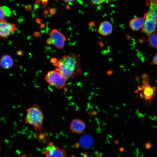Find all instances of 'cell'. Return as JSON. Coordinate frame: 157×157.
<instances>
[{
	"mask_svg": "<svg viewBox=\"0 0 157 157\" xmlns=\"http://www.w3.org/2000/svg\"><path fill=\"white\" fill-rule=\"evenodd\" d=\"M53 64L55 70L67 80L74 75L80 74L82 72L80 58L73 52H70L59 60L57 59Z\"/></svg>",
	"mask_w": 157,
	"mask_h": 157,
	"instance_id": "1",
	"label": "cell"
},
{
	"mask_svg": "<svg viewBox=\"0 0 157 157\" xmlns=\"http://www.w3.org/2000/svg\"><path fill=\"white\" fill-rule=\"evenodd\" d=\"M149 10L145 13V21L142 32L149 35L155 32L157 25V0H146Z\"/></svg>",
	"mask_w": 157,
	"mask_h": 157,
	"instance_id": "2",
	"label": "cell"
},
{
	"mask_svg": "<svg viewBox=\"0 0 157 157\" xmlns=\"http://www.w3.org/2000/svg\"><path fill=\"white\" fill-rule=\"evenodd\" d=\"M25 123L32 126L37 132L42 129L44 117L42 111L37 104H34L26 110Z\"/></svg>",
	"mask_w": 157,
	"mask_h": 157,
	"instance_id": "3",
	"label": "cell"
},
{
	"mask_svg": "<svg viewBox=\"0 0 157 157\" xmlns=\"http://www.w3.org/2000/svg\"><path fill=\"white\" fill-rule=\"evenodd\" d=\"M44 79L48 84L58 89L63 88L67 80L56 70L48 72L44 75Z\"/></svg>",
	"mask_w": 157,
	"mask_h": 157,
	"instance_id": "4",
	"label": "cell"
},
{
	"mask_svg": "<svg viewBox=\"0 0 157 157\" xmlns=\"http://www.w3.org/2000/svg\"><path fill=\"white\" fill-rule=\"evenodd\" d=\"M156 90V88L151 86L148 81L144 78L142 84L138 87L137 92L141 91L140 96L144 99L147 104H149L155 97Z\"/></svg>",
	"mask_w": 157,
	"mask_h": 157,
	"instance_id": "5",
	"label": "cell"
},
{
	"mask_svg": "<svg viewBox=\"0 0 157 157\" xmlns=\"http://www.w3.org/2000/svg\"><path fill=\"white\" fill-rule=\"evenodd\" d=\"M50 35V37L47 40V44L53 45L58 49H62L65 46L66 41L65 35L56 29H53L51 31Z\"/></svg>",
	"mask_w": 157,
	"mask_h": 157,
	"instance_id": "6",
	"label": "cell"
},
{
	"mask_svg": "<svg viewBox=\"0 0 157 157\" xmlns=\"http://www.w3.org/2000/svg\"><path fill=\"white\" fill-rule=\"evenodd\" d=\"M16 26L14 24L9 23L5 19L0 21V36L4 39L15 31Z\"/></svg>",
	"mask_w": 157,
	"mask_h": 157,
	"instance_id": "7",
	"label": "cell"
},
{
	"mask_svg": "<svg viewBox=\"0 0 157 157\" xmlns=\"http://www.w3.org/2000/svg\"><path fill=\"white\" fill-rule=\"evenodd\" d=\"M50 143L45 151V157H68L65 151Z\"/></svg>",
	"mask_w": 157,
	"mask_h": 157,
	"instance_id": "8",
	"label": "cell"
},
{
	"mask_svg": "<svg viewBox=\"0 0 157 157\" xmlns=\"http://www.w3.org/2000/svg\"><path fill=\"white\" fill-rule=\"evenodd\" d=\"M85 124L84 122L79 119H75L71 122L70 129L71 131L76 134H81L84 131Z\"/></svg>",
	"mask_w": 157,
	"mask_h": 157,
	"instance_id": "9",
	"label": "cell"
},
{
	"mask_svg": "<svg viewBox=\"0 0 157 157\" xmlns=\"http://www.w3.org/2000/svg\"><path fill=\"white\" fill-rule=\"evenodd\" d=\"M145 18L142 17H135L132 19L129 22L131 28L134 31H138L142 28L145 23Z\"/></svg>",
	"mask_w": 157,
	"mask_h": 157,
	"instance_id": "10",
	"label": "cell"
},
{
	"mask_svg": "<svg viewBox=\"0 0 157 157\" xmlns=\"http://www.w3.org/2000/svg\"><path fill=\"white\" fill-rule=\"evenodd\" d=\"M113 26L111 23L108 21H104L100 24L98 29L99 33L103 36L109 35L112 32Z\"/></svg>",
	"mask_w": 157,
	"mask_h": 157,
	"instance_id": "11",
	"label": "cell"
},
{
	"mask_svg": "<svg viewBox=\"0 0 157 157\" xmlns=\"http://www.w3.org/2000/svg\"><path fill=\"white\" fill-rule=\"evenodd\" d=\"M13 61L12 58L8 55H4L1 59L0 65L3 69H10L13 66Z\"/></svg>",
	"mask_w": 157,
	"mask_h": 157,
	"instance_id": "12",
	"label": "cell"
},
{
	"mask_svg": "<svg viewBox=\"0 0 157 157\" xmlns=\"http://www.w3.org/2000/svg\"><path fill=\"white\" fill-rule=\"evenodd\" d=\"M36 137L38 140L42 143H47L49 140L48 134L47 131L43 129L37 132Z\"/></svg>",
	"mask_w": 157,
	"mask_h": 157,
	"instance_id": "13",
	"label": "cell"
},
{
	"mask_svg": "<svg viewBox=\"0 0 157 157\" xmlns=\"http://www.w3.org/2000/svg\"><path fill=\"white\" fill-rule=\"evenodd\" d=\"M147 40L151 47L157 49V32H154L149 35Z\"/></svg>",
	"mask_w": 157,
	"mask_h": 157,
	"instance_id": "14",
	"label": "cell"
},
{
	"mask_svg": "<svg viewBox=\"0 0 157 157\" xmlns=\"http://www.w3.org/2000/svg\"><path fill=\"white\" fill-rule=\"evenodd\" d=\"M48 1V0H36L35 3L37 5H40L41 4L42 5L43 7L45 8H46Z\"/></svg>",
	"mask_w": 157,
	"mask_h": 157,
	"instance_id": "15",
	"label": "cell"
},
{
	"mask_svg": "<svg viewBox=\"0 0 157 157\" xmlns=\"http://www.w3.org/2000/svg\"><path fill=\"white\" fill-rule=\"evenodd\" d=\"M1 8L3 10L6 15L8 16L10 15V12L8 8L5 6H3Z\"/></svg>",
	"mask_w": 157,
	"mask_h": 157,
	"instance_id": "16",
	"label": "cell"
},
{
	"mask_svg": "<svg viewBox=\"0 0 157 157\" xmlns=\"http://www.w3.org/2000/svg\"><path fill=\"white\" fill-rule=\"evenodd\" d=\"M106 0H91L92 3L94 5H97L105 2Z\"/></svg>",
	"mask_w": 157,
	"mask_h": 157,
	"instance_id": "17",
	"label": "cell"
},
{
	"mask_svg": "<svg viewBox=\"0 0 157 157\" xmlns=\"http://www.w3.org/2000/svg\"><path fill=\"white\" fill-rule=\"evenodd\" d=\"M0 21H1L5 19V14L2 8H0Z\"/></svg>",
	"mask_w": 157,
	"mask_h": 157,
	"instance_id": "18",
	"label": "cell"
},
{
	"mask_svg": "<svg viewBox=\"0 0 157 157\" xmlns=\"http://www.w3.org/2000/svg\"><path fill=\"white\" fill-rule=\"evenodd\" d=\"M151 63L152 64L157 65V52L154 57Z\"/></svg>",
	"mask_w": 157,
	"mask_h": 157,
	"instance_id": "19",
	"label": "cell"
},
{
	"mask_svg": "<svg viewBox=\"0 0 157 157\" xmlns=\"http://www.w3.org/2000/svg\"><path fill=\"white\" fill-rule=\"evenodd\" d=\"M26 9L28 10H31V5H28L26 6Z\"/></svg>",
	"mask_w": 157,
	"mask_h": 157,
	"instance_id": "20",
	"label": "cell"
},
{
	"mask_svg": "<svg viewBox=\"0 0 157 157\" xmlns=\"http://www.w3.org/2000/svg\"><path fill=\"white\" fill-rule=\"evenodd\" d=\"M76 0H63L65 2L68 3L75 1Z\"/></svg>",
	"mask_w": 157,
	"mask_h": 157,
	"instance_id": "21",
	"label": "cell"
}]
</instances>
